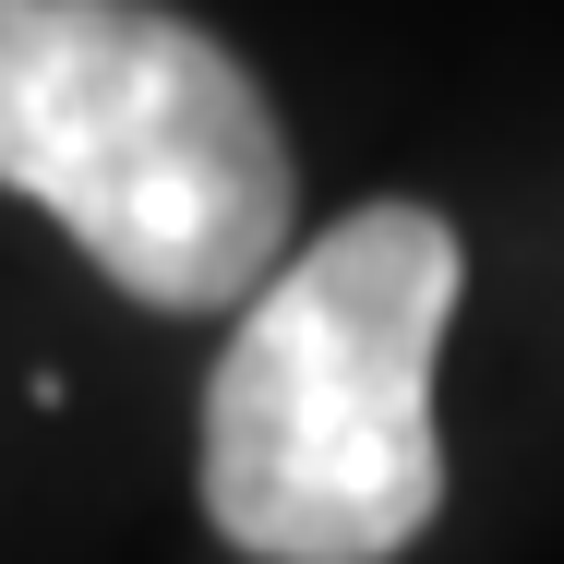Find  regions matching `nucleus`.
Returning <instances> with one entry per match:
<instances>
[{"label": "nucleus", "mask_w": 564, "mask_h": 564, "mask_svg": "<svg viewBox=\"0 0 564 564\" xmlns=\"http://www.w3.org/2000/svg\"><path fill=\"white\" fill-rule=\"evenodd\" d=\"M445 313L456 228L433 205H360L252 289L205 397V517L252 564H384L433 529Z\"/></svg>", "instance_id": "1"}, {"label": "nucleus", "mask_w": 564, "mask_h": 564, "mask_svg": "<svg viewBox=\"0 0 564 564\" xmlns=\"http://www.w3.org/2000/svg\"><path fill=\"white\" fill-rule=\"evenodd\" d=\"M0 193L156 313H228L289 252L264 85L156 0H0Z\"/></svg>", "instance_id": "2"}]
</instances>
